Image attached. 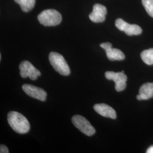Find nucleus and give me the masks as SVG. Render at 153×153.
Wrapping results in <instances>:
<instances>
[{
    "label": "nucleus",
    "instance_id": "dca6fc26",
    "mask_svg": "<svg viewBox=\"0 0 153 153\" xmlns=\"http://www.w3.org/2000/svg\"><path fill=\"white\" fill-rule=\"evenodd\" d=\"M9 150L4 145H1L0 146V153H9Z\"/></svg>",
    "mask_w": 153,
    "mask_h": 153
},
{
    "label": "nucleus",
    "instance_id": "f3484780",
    "mask_svg": "<svg viewBox=\"0 0 153 153\" xmlns=\"http://www.w3.org/2000/svg\"><path fill=\"white\" fill-rule=\"evenodd\" d=\"M146 153H153V146H150V148L148 149V150H147V152H146Z\"/></svg>",
    "mask_w": 153,
    "mask_h": 153
},
{
    "label": "nucleus",
    "instance_id": "39448f33",
    "mask_svg": "<svg viewBox=\"0 0 153 153\" xmlns=\"http://www.w3.org/2000/svg\"><path fill=\"white\" fill-rule=\"evenodd\" d=\"M20 75L23 78L29 77L31 80H36L41 76L40 71L34 67L33 64L28 61H23L19 65Z\"/></svg>",
    "mask_w": 153,
    "mask_h": 153
},
{
    "label": "nucleus",
    "instance_id": "9b49d317",
    "mask_svg": "<svg viewBox=\"0 0 153 153\" xmlns=\"http://www.w3.org/2000/svg\"><path fill=\"white\" fill-rule=\"evenodd\" d=\"M94 109L98 114L102 116L112 119H115L116 118V111L113 108L107 104L104 103L95 104Z\"/></svg>",
    "mask_w": 153,
    "mask_h": 153
},
{
    "label": "nucleus",
    "instance_id": "ddd939ff",
    "mask_svg": "<svg viewBox=\"0 0 153 153\" xmlns=\"http://www.w3.org/2000/svg\"><path fill=\"white\" fill-rule=\"evenodd\" d=\"M24 12L31 11L35 6L36 0H14Z\"/></svg>",
    "mask_w": 153,
    "mask_h": 153
},
{
    "label": "nucleus",
    "instance_id": "0eeeda50",
    "mask_svg": "<svg viewBox=\"0 0 153 153\" xmlns=\"http://www.w3.org/2000/svg\"><path fill=\"white\" fill-rule=\"evenodd\" d=\"M115 26L119 30L124 31L128 36L138 35L142 33V28L137 25H131L119 18L115 21Z\"/></svg>",
    "mask_w": 153,
    "mask_h": 153
},
{
    "label": "nucleus",
    "instance_id": "f03ea898",
    "mask_svg": "<svg viewBox=\"0 0 153 153\" xmlns=\"http://www.w3.org/2000/svg\"><path fill=\"white\" fill-rule=\"evenodd\" d=\"M49 60L51 65L56 71L62 76H69L71 73L69 66L64 57L59 53L52 52L49 53Z\"/></svg>",
    "mask_w": 153,
    "mask_h": 153
},
{
    "label": "nucleus",
    "instance_id": "423d86ee",
    "mask_svg": "<svg viewBox=\"0 0 153 153\" xmlns=\"http://www.w3.org/2000/svg\"><path fill=\"white\" fill-rule=\"evenodd\" d=\"M105 78L108 80H112L115 82V90L120 92L123 91L126 88V81L127 76L124 73L114 71H107L105 73Z\"/></svg>",
    "mask_w": 153,
    "mask_h": 153
},
{
    "label": "nucleus",
    "instance_id": "1a4fd4ad",
    "mask_svg": "<svg viewBox=\"0 0 153 153\" xmlns=\"http://www.w3.org/2000/svg\"><path fill=\"white\" fill-rule=\"evenodd\" d=\"M100 46L105 51L107 58L111 61H121L125 59V55L120 49L113 48L112 45L109 42L100 44Z\"/></svg>",
    "mask_w": 153,
    "mask_h": 153
},
{
    "label": "nucleus",
    "instance_id": "4468645a",
    "mask_svg": "<svg viewBox=\"0 0 153 153\" xmlns=\"http://www.w3.org/2000/svg\"><path fill=\"white\" fill-rule=\"evenodd\" d=\"M141 57L142 61L147 65H151L153 64V48L146 49L142 51L141 53Z\"/></svg>",
    "mask_w": 153,
    "mask_h": 153
},
{
    "label": "nucleus",
    "instance_id": "6e6552de",
    "mask_svg": "<svg viewBox=\"0 0 153 153\" xmlns=\"http://www.w3.org/2000/svg\"><path fill=\"white\" fill-rule=\"evenodd\" d=\"M24 92L30 97L38 99L41 101H45L47 98V93L43 89L35 86L32 85L25 84L22 86Z\"/></svg>",
    "mask_w": 153,
    "mask_h": 153
},
{
    "label": "nucleus",
    "instance_id": "f8f14e48",
    "mask_svg": "<svg viewBox=\"0 0 153 153\" xmlns=\"http://www.w3.org/2000/svg\"><path fill=\"white\" fill-rule=\"evenodd\" d=\"M153 97V83H146L142 85L139 90L137 99L139 100H148Z\"/></svg>",
    "mask_w": 153,
    "mask_h": 153
},
{
    "label": "nucleus",
    "instance_id": "9d476101",
    "mask_svg": "<svg viewBox=\"0 0 153 153\" xmlns=\"http://www.w3.org/2000/svg\"><path fill=\"white\" fill-rule=\"evenodd\" d=\"M107 12V8L104 6L96 4L93 6V11L89 14V18L94 23L104 22Z\"/></svg>",
    "mask_w": 153,
    "mask_h": 153
},
{
    "label": "nucleus",
    "instance_id": "f257e3e1",
    "mask_svg": "<svg viewBox=\"0 0 153 153\" xmlns=\"http://www.w3.org/2000/svg\"><path fill=\"white\" fill-rule=\"evenodd\" d=\"M7 121L11 128L18 133L25 134L30 129V123L26 117L16 111L8 114Z\"/></svg>",
    "mask_w": 153,
    "mask_h": 153
},
{
    "label": "nucleus",
    "instance_id": "2eb2a0df",
    "mask_svg": "<svg viewBox=\"0 0 153 153\" xmlns=\"http://www.w3.org/2000/svg\"><path fill=\"white\" fill-rule=\"evenodd\" d=\"M142 3L148 14L153 18V0H142Z\"/></svg>",
    "mask_w": 153,
    "mask_h": 153
},
{
    "label": "nucleus",
    "instance_id": "7ed1b4c3",
    "mask_svg": "<svg viewBox=\"0 0 153 153\" xmlns=\"http://www.w3.org/2000/svg\"><path fill=\"white\" fill-rule=\"evenodd\" d=\"M38 19L44 26H55L62 21V16L59 11L55 9H47L39 15Z\"/></svg>",
    "mask_w": 153,
    "mask_h": 153
},
{
    "label": "nucleus",
    "instance_id": "20e7f679",
    "mask_svg": "<svg viewBox=\"0 0 153 153\" xmlns=\"http://www.w3.org/2000/svg\"><path fill=\"white\" fill-rule=\"evenodd\" d=\"M71 121L73 125L85 135L91 136L95 134V128L86 118L82 116L78 115L74 116L71 119Z\"/></svg>",
    "mask_w": 153,
    "mask_h": 153
}]
</instances>
